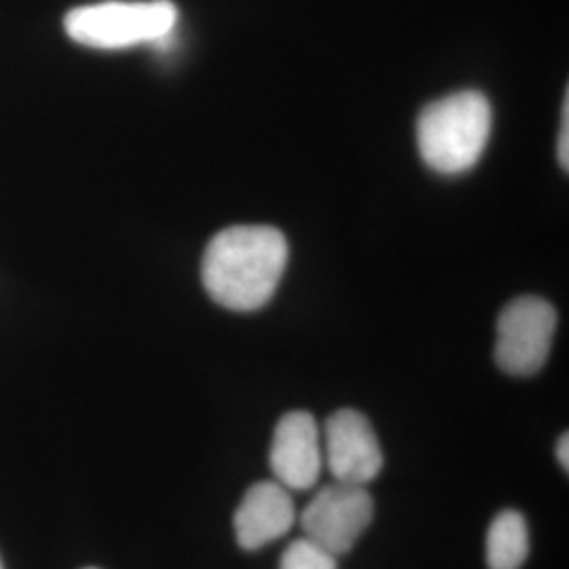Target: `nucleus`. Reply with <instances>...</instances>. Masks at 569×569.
Wrapping results in <instances>:
<instances>
[{"instance_id": "obj_1", "label": "nucleus", "mask_w": 569, "mask_h": 569, "mask_svg": "<svg viewBox=\"0 0 569 569\" xmlns=\"http://www.w3.org/2000/svg\"><path fill=\"white\" fill-rule=\"evenodd\" d=\"M289 260L283 232L272 226H230L207 244L203 284L213 302L251 312L270 302Z\"/></svg>"}, {"instance_id": "obj_2", "label": "nucleus", "mask_w": 569, "mask_h": 569, "mask_svg": "<svg viewBox=\"0 0 569 569\" xmlns=\"http://www.w3.org/2000/svg\"><path fill=\"white\" fill-rule=\"evenodd\" d=\"M491 133V103L479 91H458L430 103L418 119V150L437 173L458 176L479 163Z\"/></svg>"}, {"instance_id": "obj_3", "label": "nucleus", "mask_w": 569, "mask_h": 569, "mask_svg": "<svg viewBox=\"0 0 569 569\" xmlns=\"http://www.w3.org/2000/svg\"><path fill=\"white\" fill-rule=\"evenodd\" d=\"M178 23V7L171 0H108L72 9L63 28L82 47L117 51L138 44L161 47Z\"/></svg>"}, {"instance_id": "obj_4", "label": "nucleus", "mask_w": 569, "mask_h": 569, "mask_svg": "<svg viewBox=\"0 0 569 569\" xmlns=\"http://www.w3.org/2000/svg\"><path fill=\"white\" fill-rule=\"evenodd\" d=\"M557 331L555 306L538 296H521L505 306L498 319L496 363L517 378L538 373L547 359Z\"/></svg>"}, {"instance_id": "obj_5", "label": "nucleus", "mask_w": 569, "mask_h": 569, "mask_svg": "<svg viewBox=\"0 0 569 569\" xmlns=\"http://www.w3.org/2000/svg\"><path fill=\"white\" fill-rule=\"evenodd\" d=\"M373 521V498L366 486L331 481L319 489L300 515L306 538L336 557L357 545Z\"/></svg>"}, {"instance_id": "obj_6", "label": "nucleus", "mask_w": 569, "mask_h": 569, "mask_svg": "<svg viewBox=\"0 0 569 569\" xmlns=\"http://www.w3.org/2000/svg\"><path fill=\"white\" fill-rule=\"evenodd\" d=\"M323 462L333 481L369 486L385 467L371 422L357 409H338L323 427Z\"/></svg>"}, {"instance_id": "obj_7", "label": "nucleus", "mask_w": 569, "mask_h": 569, "mask_svg": "<svg viewBox=\"0 0 569 569\" xmlns=\"http://www.w3.org/2000/svg\"><path fill=\"white\" fill-rule=\"evenodd\" d=\"M270 468L274 481L289 491L315 488L326 468L321 430L312 413L289 411L272 435Z\"/></svg>"}, {"instance_id": "obj_8", "label": "nucleus", "mask_w": 569, "mask_h": 569, "mask_svg": "<svg viewBox=\"0 0 569 569\" xmlns=\"http://www.w3.org/2000/svg\"><path fill=\"white\" fill-rule=\"evenodd\" d=\"M296 523V505L291 491L279 481H260L244 491L234 512L237 545L243 550H260L272 540L283 538Z\"/></svg>"}, {"instance_id": "obj_9", "label": "nucleus", "mask_w": 569, "mask_h": 569, "mask_svg": "<svg viewBox=\"0 0 569 569\" xmlns=\"http://www.w3.org/2000/svg\"><path fill=\"white\" fill-rule=\"evenodd\" d=\"M529 528L519 510L498 512L489 523L486 561L489 569H521L528 561Z\"/></svg>"}, {"instance_id": "obj_10", "label": "nucleus", "mask_w": 569, "mask_h": 569, "mask_svg": "<svg viewBox=\"0 0 569 569\" xmlns=\"http://www.w3.org/2000/svg\"><path fill=\"white\" fill-rule=\"evenodd\" d=\"M279 569H338V557L305 536L284 549Z\"/></svg>"}, {"instance_id": "obj_11", "label": "nucleus", "mask_w": 569, "mask_h": 569, "mask_svg": "<svg viewBox=\"0 0 569 569\" xmlns=\"http://www.w3.org/2000/svg\"><path fill=\"white\" fill-rule=\"evenodd\" d=\"M569 96L563 100V129L559 136V146H557V154H559V164L568 171L569 167Z\"/></svg>"}, {"instance_id": "obj_12", "label": "nucleus", "mask_w": 569, "mask_h": 569, "mask_svg": "<svg viewBox=\"0 0 569 569\" xmlns=\"http://www.w3.org/2000/svg\"><path fill=\"white\" fill-rule=\"evenodd\" d=\"M569 437L568 432H563L561 435V439H559V443H557V460H559V465L563 467V470L568 472L569 470Z\"/></svg>"}, {"instance_id": "obj_13", "label": "nucleus", "mask_w": 569, "mask_h": 569, "mask_svg": "<svg viewBox=\"0 0 569 569\" xmlns=\"http://www.w3.org/2000/svg\"><path fill=\"white\" fill-rule=\"evenodd\" d=\"M0 569H2V563H0Z\"/></svg>"}, {"instance_id": "obj_14", "label": "nucleus", "mask_w": 569, "mask_h": 569, "mask_svg": "<svg viewBox=\"0 0 569 569\" xmlns=\"http://www.w3.org/2000/svg\"><path fill=\"white\" fill-rule=\"evenodd\" d=\"M87 569H98V568H87Z\"/></svg>"}]
</instances>
